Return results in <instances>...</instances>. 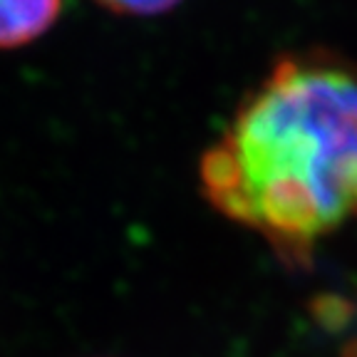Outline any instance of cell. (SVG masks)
Masks as SVG:
<instances>
[{"mask_svg":"<svg viewBox=\"0 0 357 357\" xmlns=\"http://www.w3.org/2000/svg\"><path fill=\"white\" fill-rule=\"evenodd\" d=\"M204 199L293 268L357 223V67L328 50L273 62L199 164Z\"/></svg>","mask_w":357,"mask_h":357,"instance_id":"6da1fadb","label":"cell"},{"mask_svg":"<svg viewBox=\"0 0 357 357\" xmlns=\"http://www.w3.org/2000/svg\"><path fill=\"white\" fill-rule=\"evenodd\" d=\"M60 13L62 0H0V50H15L40 40Z\"/></svg>","mask_w":357,"mask_h":357,"instance_id":"7a4b0ae2","label":"cell"},{"mask_svg":"<svg viewBox=\"0 0 357 357\" xmlns=\"http://www.w3.org/2000/svg\"><path fill=\"white\" fill-rule=\"evenodd\" d=\"M105 10L129 17H154L176 8L181 0H95Z\"/></svg>","mask_w":357,"mask_h":357,"instance_id":"3957f363","label":"cell"}]
</instances>
